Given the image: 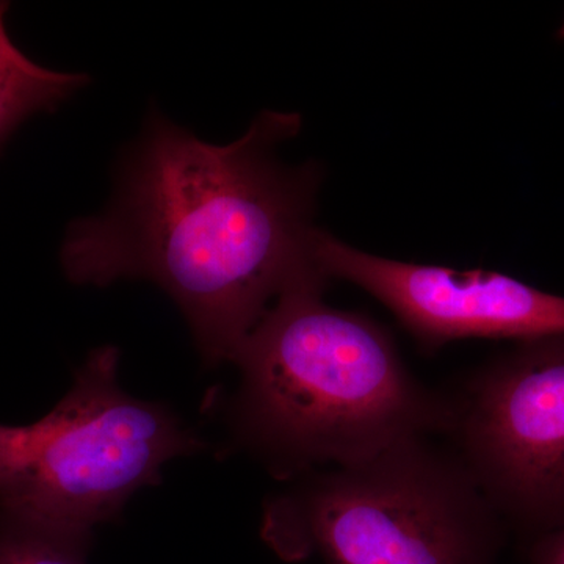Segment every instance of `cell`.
I'll list each match as a JSON object with an SVG mask.
<instances>
[{
	"label": "cell",
	"mask_w": 564,
	"mask_h": 564,
	"mask_svg": "<svg viewBox=\"0 0 564 564\" xmlns=\"http://www.w3.org/2000/svg\"><path fill=\"white\" fill-rule=\"evenodd\" d=\"M118 366L117 347L96 348L51 413L0 425V516L93 532L166 463L203 451L170 408L126 392Z\"/></svg>",
	"instance_id": "277c9868"
},
{
	"label": "cell",
	"mask_w": 564,
	"mask_h": 564,
	"mask_svg": "<svg viewBox=\"0 0 564 564\" xmlns=\"http://www.w3.org/2000/svg\"><path fill=\"white\" fill-rule=\"evenodd\" d=\"M302 122L265 110L239 140L212 144L151 117L111 207L69 226L66 278L99 288L155 282L184 314L204 361L234 362L282 293L329 281L314 254L321 169L276 155Z\"/></svg>",
	"instance_id": "6da1fadb"
},
{
	"label": "cell",
	"mask_w": 564,
	"mask_h": 564,
	"mask_svg": "<svg viewBox=\"0 0 564 564\" xmlns=\"http://www.w3.org/2000/svg\"><path fill=\"white\" fill-rule=\"evenodd\" d=\"M445 436L507 525H564V333L518 343L448 397Z\"/></svg>",
	"instance_id": "5b68a950"
},
{
	"label": "cell",
	"mask_w": 564,
	"mask_h": 564,
	"mask_svg": "<svg viewBox=\"0 0 564 564\" xmlns=\"http://www.w3.org/2000/svg\"><path fill=\"white\" fill-rule=\"evenodd\" d=\"M525 555L530 564H564V525L530 540Z\"/></svg>",
	"instance_id": "9c48e42d"
},
{
	"label": "cell",
	"mask_w": 564,
	"mask_h": 564,
	"mask_svg": "<svg viewBox=\"0 0 564 564\" xmlns=\"http://www.w3.org/2000/svg\"><path fill=\"white\" fill-rule=\"evenodd\" d=\"M326 284L282 293L234 359L236 436L280 478L362 462L451 423L448 397L415 380L383 326L323 302Z\"/></svg>",
	"instance_id": "7a4b0ae2"
},
{
	"label": "cell",
	"mask_w": 564,
	"mask_h": 564,
	"mask_svg": "<svg viewBox=\"0 0 564 564\" xmlns=\"http://www.w3.org/2000/svg\"><path fill=\"white\" fill-rule=\"evenodd\" d=\"M7 10L0 2V143L25 118L54 109L88 84L85 74L58 73L29 61L7 33Z\"/></svg>",
	"instance_id": "52a82bcc"
},
{
	"label": "cell",
	"mask_w": 564,
	"mask_h": 564,
	"mask_svg": "<svg viewBox=\"0 0 564 564\" xmlns=\"http://www.w3.org/2000/svg\"><path fill=\"white\" fill-rule=\"evenodd\" d=\"M91 530L0 516V564H87Z\"/></svg>",
	"instance_id": "ba28073f"
},
{
	"label": "cell",
	"mask_w": 564,
	"mask_h": 564,
	"mask_svg": "<svg viewBox=\"0 0 564 564\" xmlns=\"http://www.w3.org/2000/svg\"><path fill=\"white\" fill-rule=\"evenodd\" d=\"M315 262L328 280L383 303L425 350L459 339L518 343L564 333V296L507 274L380 258L318 229Z\"/></svg>",
	"instance_id": "8992f818"
},
{
	"label": "cell",
	"mask_w": 564,
	"mask_h": 564,
	"mask_svg": "<svg viewBox=\"0 0 564 564\" xmlns=\"http://www.w3.org/2000/svg\"><path fill=\"white\" fill-rule=\"evenodd\" d=\"M505 533L454 448L432 437L304 475L267 500L261 524L288 563L497 564Z\"/></svg>",
	"instance_id": "3957f363"
}]
</instances>
